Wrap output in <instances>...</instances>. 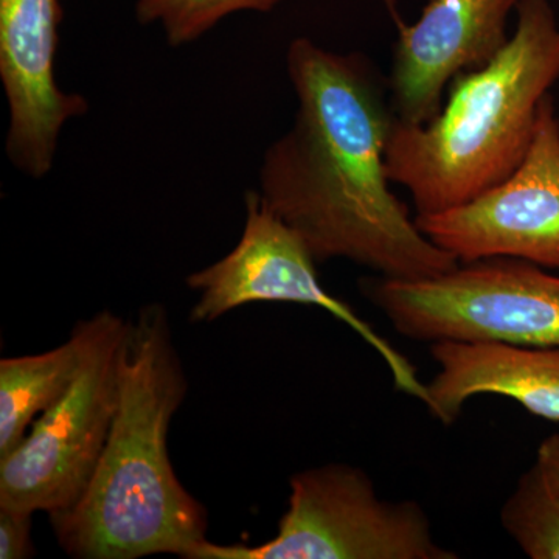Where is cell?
<instances>
[{"label":"cell","mask_w":559,"mask_h":559,"mask_svg":"<svg viewBox=\"0 0 559 559\" xmlns=\"http://www.w3.org/2000/svg\"><path fill=\"white\" fill-rule=\"evenodd\" d=\"M286 68L299 108L261 162L264 204L318 263L344 259L406 282L454 270L459 261L418 229L390 190L388 76L360 51L337 53L310 38L289 44Z\"/></svg>","instance_id":"6da1fadb"},{"label":"cell","mask_w":559,"mask_h":559,"mask_svg":"<svg viewBox=\"0 0 559 559\" xmlns=\"http://www.w3.org/2000/svg\"><path fill=\"white\" fill-rule=\"evenodd\" d=\"M187 377L170 319L148 305L128 320L119 399L105 450L72 509L50 516L66 554L80 559L187 558L207 539V511L180 484L168 452Z\"/></svg>","instance_id":"7a4b0ae2"},{"label":"cell","mask_w":559,"mask_h":559,"mask_svg":"<svg viewBox=\"0 0 559 559\" xmlns=\"http://www.w3.org/2000/svg\"><path fill=\"white\" fill-rule=\"evenodd\" d=\"M495 60L452 80L439 116L393 120L385 170L417 215L465 204L509 178L532 145L540 105L559 81V22L550 0H521Z\"/></svg>","instance_id":"3957f363"},{"label":"cell","mask_w":559,"mask_h":559,"mask_svg":"<svg viewBox=\"0 0 559 559\" xmlns=\"http://www.w3.org/2000/svg\"><path fill=\"white\" fill-rule=\"evenodd\" d=\"M360 290L412 341L559 347V277L530 261L495 257L414 282L364 278Z\"/></svg>","instance_id":"277c9868"},{"label":"cell","mask_w":559,"mask_h":559,"mask_svg":"<svg viewBox=\"0 0 559 559\" xmlns=\"http://www.w3.org/2000/svg\"><path fill=\"white\" fill-rule=\"evenodd\" d=\"M286 513L260 546L202 540L187 559H455L415 500L378 496L366 471L329 463L289 479Z\"/></svg>","instance_id":"5b68a950"},{"label":"cell","mask_w":559,"mask_h":559,"mask_svg":"<svg viewBox=\"0 0 559 559\" xmlns=\"http://www.w3.org/2000/svg\"><path fill=\"white\" fill-rule=\"evenodd\" d=\"M87 320L90 344L79 377L33 423L20 447L0 459V507L64 513L97 469L119 399L128 320L110 311Z\"/></svg>","instance_id":"8992f818"},{"label":"cell","mask_w":559,"mask_h":559,"mask_svg":"<svg viewBox=\"0 0 559 559\" xmlns=\"http://www.w3.org/2000/svg\"><path fill=\"white\" fill-rule=\"evenodd\" d=\"M316 264L300 235L264 204L259 191H248L245 229L238 245L224 259L187 278V285L198 293L190 319L213 322L250 304L322 308L381 356L399 392L426 404L428 388L419 380L414 364L345 301L323 288Z\"/></svg>","instance_id":"52a82bcc"},{"label":"cell","mask_w":559,"mask_h":559,"mask_svg":"<svg viewBox=\"0 0 559 559\" xmlns=\"http://www.w3.org/2000/svg\"><path fill=\"white\" fill-rule=\"evenodd\" d=\"M418 229L459 263L510 257L559 270V116L551 94L524 160L465 204L415 215Z\"/></svg>","instance_id":"ba28073f"},{"label":"cell","mask_w":559,"mask_h":559,"mask_svg":"<svg viewBox=\"0 0 559 559\" xmlns=\"http://www.w3.org/2000/svg\"><path fill=\"white\" fill-rule=\"evenodd\" d=\"M60 0H0V80L9 105L7 156L31 176L49 175L62 128L90 103L58 86Z\"/></svg>","instance_id":"9c48e42d"},{"label":"cell","mask_w":559,"mask_h":559,"mask_svg":"<svg viewBox=\"0 0 559 559\" xmlns=\"http://www.w3.org/2000/svg\"><path fill=\"white\" fill-rule=\"evenodd\" d=\"M521 0H429L404 24L385 0L399 38L390 64V105L396 119L423 124L439 116L452 80L487 66L509 44V21Z\"/></svg>","instance_id":"30bf717a"},{"label":"cell","mask_w":559,"mask_h":559,"mask_svg":"<svg viewBox=\"0 0 559 559\" xmlns=\"http://www.w3.org/2000/svg\"><path fill=\"white\" fill-rule=\"evenodd\" d=\"M430 355L439 371L426 384L425 406L443 425H452L477 395L507 396L535 417L559 421V347L439 341Z\"/></svg>","instance_id":"8fae6325"},{"label":"cell","mask_w":559,"mask_h":559,"mask_svg":"<svg viewBox=\"0 0 559 559\" xmlns=\"http://www.w3.org/2000/svg\"><path fill=\"white\" fill-rule=\"evenodd\" d=\"M90 336V320H81L60 347L0 360V459L20 447L33 423L79 377Z\"/></svg>","instance_id":"7c38bea8"},{"label":"cell","mask_w":559,"mask_h":559,"mask_svg":"<svg viewBox=\"0 0 559 559\" xmlns=\"http://www.w3.org/2000/svg\"><path fill=\"white\" fill-rule=\"evenodd\" d=\"M500 522L528 558L559 559V492L538 463L518 479Z\"/></svg>","instance_id":"4fadbf2b"},{"label":"cell","mask_w":559,"mask_h":559,"mask_svg":"<svg viewBox=\"0 0 559 559\" xmlns=\"http://www.w3.org/2000/svg\"><path fill=\"white\" fill-rule=\"evenodd\" d=\"M283 0H135L140 24L159 25L173 47L194 43L240 11L270 13Z\"/></svg>","instance_id":"5bb4252c"},{"label":"cell","mask_w":559,"mask_h":559,"mask_svg":"<svg viewBox=\"0 0 559 559\" xmlns=\"http://www.w3.org/2000/svg\"><path fill=\"white\" fill-rule=\"evenodd\" d=\"M31 511L0 507V559H25L35 555Z\"/></svg>","instance_id":"9a60e30c"},{"label":"cell","mask_w":559,"mask_h":559,"mask_svg":"<svg viewBox=\"0 0 559 559\" xmlns=\"http://www.w3.org/2000/svg\"><path fill=\"white\" fill-rule=\"evenodd\" d=\"M536 463L559 492V433H554L540 441L536 452Z\"/></svg>","instance_id":"2e32d148"}]
</instances>
